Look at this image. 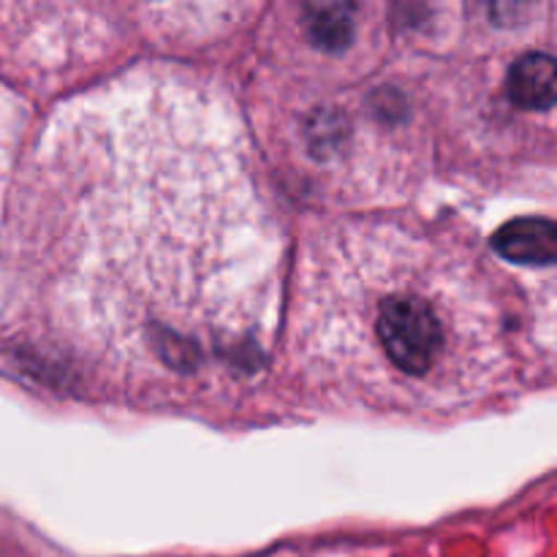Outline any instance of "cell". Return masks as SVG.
Instances as JSON below:
<instances>
[{
    "instance_id": "3",
    "label": "cell",
    "mask_w": 557,
    "mask_h": 557,
    "mask_svg": "<svg viewBox=\"0 0 557 557\" xmlns=\"http://www.w3.org/2000/svg\"><path fill=\"white\" fill-rule=\"evenodd\" d=\"M509 96L520 109H549L555 103V60L549 54H525L509 76Z\"/></svg>"
},
{
    "instance_id": "2",
    "label": "cell",
    "mask_w": 557,
    "mask_h": 557,
    "mask_svg": "<svg viewBox=\"0 0 557 557\" xmlns=\"http://www.w3.org/2000/svg\"><path fill=\"white\" fill-rule=\"evenodd\" d=\"M288 351L332 406L444 417L500 384L511 337L493 272L473 250L417 223L348 218L305 245Z\"/></svg>"
},
{
    "instance_id": "4",
    "label": "cell",
    "mask_w": 557,
    "mask_h": 557,
    "mask_svg": "<svg viewBox=\"0 0 557 557\" xmlns=\"http://www.w3.org/2000/svg\"><path fill=\"white\" fill-rule=\"evenodd\" d=\"M498 250L525 264H549L555 259V226L549 221L509 223L495 239Z\"/></svg>"
},
{
    "instance_id": "1",
    "label": "cell",
    "mask_w": 557,
    "mask_h": 557,
    "mask_svg": "<svg viewBox=\"0 0 557 557\" xmlns=\"http://www.w3.org/2000/svg\"><path fill=\"white\" fill-rule=\"evenodd\" d=\"M38 332L101 392L180 403L253 370L281 237L243 131L205 87L131 74L65 103L11 194Z\"/></svg>"
}]
</instances>
